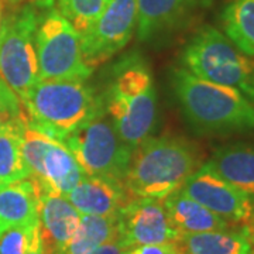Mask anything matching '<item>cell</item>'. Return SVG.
Masks as SVG:
<instances>
[{
    "instance_id": "cell-1",
    "label": "cell",
    "mask_w": 254,
    "mask_h": 254,
    "mask_svg": "<svg viewBox=\"0 0 254 254\" xmlns=\"http://www.w3.org/2000/svg\"><path fill=\"white\" fill-rule=\"evenodd\" d=\"M103 105L130 148L134 150L150 137L157 123V91L151 69L141 55L128 54L115 65Z\"/></svg>"
},
{
    "instance_id": "cell-2",
    "label": "cell",
    "mask_w": 254,
    "mask_h": 254,
    "mask_svg": "<svg viewBox=\"0 0 254 254\" xmlns=\"http://www.w3.org/2000/svg\"><path fill=\"white\" fill-rule=\"evenodd\" d=\"M173 89L188 123L202 134L254 130V103L235 88L200 79L185 68L173 72Z\"/></svg>"
},
{
    "instance_id": "cell-3",
    "label": "cell",
    "mask_w": 254,
    "mask_h": 254,
    "mask_svg": "<svg viewBox=\"0 0 254 254\" xmlns=\"http://www.w3.org/2000/svg\"><path fill=\"white\" fill-rule=\"evenodd\" d=\"M199 163V153L188 140L148 137L133 150L123 182L131 198L163 200L181 190Z\"/></svg>"
},
{
    "instance_id": "cell-4",
    "label": "cell",
    "mask_w": 254,
    "mask_h": 254,
    "mask_svg": "<svg viewBox=\"0 0 254 254\" xmlns=\"http://www.w3.org/2000/svg\"><path fill=\"white\" fill-rule=\"evenodd\" d=\"M30 125L63 140L103 108L86 81H38L23 103Z\"/></svg>"
},
{
    "instance_id": "cell-5",
    "label": "cell",
    "mask_w": 254,
    "mask_h": 254,
    "mask_svg": "<svg viewBox=\"0 0 254 254\" xmlns=\"http://www.w3.org/2000/svg\"><path fill=\"white\" fill-rule=\"evenodd\" d=\"M184 68L200 79L240 91L254 103V60L239 51L219 30H198L182 51Z\"/></svg>"
},
{
    "instance_id": "cell-6",
    "label": "cell",
    "mask_w": 254,
    "mask_h": 254,
    "mask_svg": "<svg viewBox=\"0 0 254 254\" xmlns=\"http://www.w3.org/2000/svg\"><path fill=\"white\" fill-rule=\"evenodd\" d=\"M61 141L85 175L125 180L133 148L120 138L105 105Z\"/></svg>"
},
{
    "instance_id": "cell-7",
    "label": "cell",
    "mask_w": 254,
    "mask_h": 254,
    "mask_svg": "<svg viewBox=\"0 0 254 254\" xmlns=\"http://www.w3.org/2000/svg\"><path fill=\"white\" fill-rule=\"evenodd\" d=\"M38 3L27 4L3 18L0 31V78L17 95L21 105L40 81L36 33Z\"/></svg>"
},
{
    "instance_id": "cell-8",
    "label": "cell",
    "mask_w": 254,
    "mask_h": 254,
    "mask_svg": "<svg viewBox=\"0 0 254 254\" xmlns=\"http://www.w3.org/2000/svg\"><path fill=\"white\" fill-rule=\"evenodd\" d=\"M36 44L40 81H86L93 72L83 61L79 34L55 7L40 14Z\"/></svg>"
},
{
    "instance_id": "cell-9",
    "label": "cell",
    "mask_w": 254,
    "mask_h": 254,
    "mask_svg": "<svg viewBox=\"0 0 254 254\" xmlns=\"http://www.w3.org/2000/svg\"><path fill=\"white\" fill-rule=\"evenodd\" d=\"M21 153L30 177L43 190L68 195L85 173L63 141L30 125L24 112L21 131Z\"/></svg>"
},
{
    "instance_id": "cell-10",
    "label": "cell",
    "mask_w": 254,
    "mask_h": 254,
    "mask_svg": "<svg viewBox=\"0 0 254 254\" xmlns=\"http://www.w3.org/2000/svg\"><path fill=\"white\" fill-rule=\"evenodd\" d=\"M137 0H110L81 40L85 64L95 69L127 46L136 31Z\"/></svg>"
},
{
    "instance_id": "cell-11",
    "label": "cell",
    "mask_w": 254,
    "mask_h": 254,
    "mask_svg": "<svg viewBox=\"0 0 254 254\" xmlns=\"http://www.w3.org/2000/svg\"><path fill=\"white\" fill-rule=\"evenodd\" d=\"M181 190L232 226H245L253 212L254 200L225 181L208 164L200 165L185 181Z\"/></svg>"
},
{
    "instance_id": "cell-12",
    "label": "cell",
    "mask_w": 254,
    "mask_h": 254,
    "mask_svg": "<svg viewBox=\"0 0 254 254\" xmlns=\"http://www.w3.org/2000/svg\"><path fill=\"white\" fill-rule=\"evenodd\" d=\"M118 239L125 249L143 245L177 243L174 229L161 199L131 198L118 215Z\"/></svg>"
},
{
    "instance_id": "cell-13",
    "label": "cell",
    "mask_w": 254,
    "mask_h": 254,
    "mask_svg": "<svg viewBox=\"0 0 254 254\" xmlns=\"http://www.w3.org/2000/svg\"><path fill=\"white\" fill-rule=\"evenodd\" d=\"M66 198L81 215L92 216H118L131 199L123 181L91 175H83Z\"/></svg>"
},
{
    "instance_id": "cell-14",
    "label": "cell",
    "mask_w": 254,
    "mask_h": 254,
    "mask_svg": "<svg viewBox=\"0 0 254 254\" xmlns=\"http://www.w3.org/2000/svg\"><path fill=\"white\" fill-rule=\"evenodd\" d=\"M81 213L65 195L41 190L40 198V233L47 254H57L75 236Z\"/></svg>"
},
{
    "instance_id": "cell-15",
    "label": "cell",
    "mask_w": 254,
    "mask_h": 254,
    "mask_svg": "<svg viewBox=\"0 0 254 254\" xmlns=\"http://www.w3.org/2000/svg\"><path fill=\"white\" fill-rule=\"evenodd\" d=\"M209 0H137L136 33L140 41H150L180 24Z\"/></svg>"
},
{
    "instance_id": "cell-16",
    "label": "cell",
    "mask_w": 254,
    "mask_h": 254,
    "mask_svg": "<svg viewBox=\"0 0 254 254\" xmlns=\"http://www.w3.org/2000/svg\"><path fill=\"white\" fill-rule=\"evenodd\" d=\"M41 187L28 177L0 188V235L7 229L38 220Z\"/></svg>"
},
{
    "instance_id": "cell-17",
    "label": "cell",
    "mask_w": 254,
    "mask_h": 254,
    "mask_svg": "<svg viewBox=\"0 0 254 254\" xmlns=\"http://www.w3.org/2000/svg\"><path fill=\"white\" fill-rule=\"evenodd\" d=\"M163 203L171 225L181 236L232 227L225 219L215 215L196 200L190 199L181 190L165 196Z\"/></svg>"
},
{
    "instance_id": "cell-18",
    "label": "cell",
    "mask_w": 254,
    "mask_h": 254,
    "mask_svg": "<svg viewBox=\"0 0 254 254\" xmlns=\"http://www.w3.org/2000/svg\"><path fill=\"white\" fill-rule=\"evenodd\" d=\"M206 164L225 181L254 200V144L220 147Z\"/></svg>"
},
{
    "instance_id": "cell-19",
    "label": "cell",
    "mask_w": 254,
    "mask_h": 254,
    "mask_svg": "<svg viewBox=\"0 0 254 254\" xmlns=\"http://www.w3.org/2000/svg\"><path fill=\"white\" fill-rule=\"evenodd\" d=\"M177 246L180 254H253V243L243 226L182 235Z\"/></svg>"
},
{
    "instance_id": "cell-20",
    "label": "cell",
    "mask_w": 254,
    "mask_h": 254,
    "mask_svg": "<svg viewBox=\"0 0 254 254\" xmlns=\"http://www.w3.org/2000/svg\"><path fill=\"white\" fill-rule=\"evenodd\" d=\"M24 112L0 127V188L30 177L21 153Z\"/></svg>"
},
{
    "instance_id": "cell-21",
    "label": "cell",
    "mask_w": 254,
    "mask_h": 254,
    "mask_svg": "<svg viewBox=\"0 0 254 254\" xmlns=\"http://www.w3.org/2000/svg\"><path fill=\"white\" fill-rule=\"evenodd\" d=\"M227 38L247 57H254V0H229L222 11Z\"/></svg>"
},
{
    "instance_id": "cell-22",
    "label": "cell",
    "mask_w": 254,
    "mask_h": 254,
    "mask_svg": "<svg viewBox=\"0 0 254 254\" xmlns=\"http://www.w3.org/2000/svg\"><path fill=\"white\" fill-rule=\"evenodd\" d=\"M118 237V216L82 215L71 242L57 254H89L100 245Z\"/></svg>"
},
{
    "instance_id": "cell-23",
    "label": "cell",
    "mask_w": 254,
    "mask_h": 254,
    "mask_svg": "<svg viewBox=\"0 0 254 254\" xmlns=\"http://www.w3.org/2000/svg\"><path fill=\"white\" fill-rule=\"evenodd\" d=\"M57 3L58 11L81 37L106 9L110 0H57Z\"/></svg>"
},
{
    "instance_id": "cell-24",
    "label": "cell",
    "mask_w": 254,
    "mask_h": 254,
    "mask_svg": "<svg viewBox=\"0 0 254 254\" xmlns=\"http://www.w3.org/2000/svg\"><path fill=\"white\" fill-rule=\"evenodd\" d=\"M40 236V220L7 229L0 235V254H26Z\"/></svg>"
},
{
    "instance_id": "cell-25",
    "label": "cell",
    "mask_w": 254,
    "mask_h": 254,
    "mask_svg": "<svg viewBox=\"0 0 254 254\" xmlns=\"http://www.w3.org/2000/svg\"><path fill=\"white\" fill-rule=\"evenodd\" d=\"M24 112L17 95L0 78V127L13 119H17Z\"/></svg>"
},
{
    "instance_id": "cell-26",
    "label": "cell",
    "mask_w": 254,
    "mask_h": 254,
    "mask_svg": "<svg viewBox=\"0 0 254 254\" xmlns=\"http://www.w3.org/2000/svg\"><path fill=\"white\" fill-rule=\"evenodd\" d=\"M123 254H180V250L177 243H158L130 247Z\"/></svg>"
},
{
    "instance_id": "cell-27",
    "label": "cell",
    "mask_w": 254,
    "mask_h": 254,
    "mask_svg": "<svg viewBox=\"0 0 254 254\" xmlns=\"http://www.w3.org/2000/svg\"><path fill=\"white\" fill-rule=\"evenodd\" d=\"M125 247L120 245L119 239H113V240H109L103 245H100L99 247H96L95 250H92L89 254H123L125 253Z\"/></svg>"
},
{
    "instance_id": "cell-28",
    "label": "cell",
    "mask_w": 254,
    "mask_h": 254,
    "mask_svg": "<svg viewBox=\"0 0 254 254\" xmlns=\"http://www.w3.org/2000/svg\"><path fill=\"white\" fill-rule=\"evenodd\" d=\"M26 254H47L46 249H44V245H43L41 233H40V236L37 237L36 240H34L33 246L30 247V250H28Z\"/></svg>"
},
{
    "instance_id": "cell-29",
    "label": "cell",
    "mask_w": 254,
    "mask_h": 254,
    "mask_svg": "<svg viewBox=\"0 0 254 254\" xmlns=\"http://www.w3.org/2000/svg\"><path fill=\"white\" fill-rule=\"evenodd\" d=\"M243 227L246 229L247 235H249L250 240H252V243H253V252H254V206H253V212H252V216H250L249 222H247Z\"/></svg>"
},
{
    "instance_id": "cell-30",
    "label": "cell",
    "mask_w": 254,
    "mask_h": 254,
    "mask_svg": "<svg viewBox=\"0 0 254 254\" xmlns=\"http://www.w3.org/2000/svg\"><path fill=\"white\" fill-rule=\"evenodd\" d=\"M1 1H0V31H1V24H3V11H1Z\"/></svg>"
},
{
    "instance_id": "cell-31",
    "label": "cell",
    "mask_w": 254,
    "mask_h": 254,
    "mask_svg": "<svg viewBox=\"0 0 254 254\" xmlns=\"http://www.w3.org/2000/svg\"><path fill=\"white\" fill-rule=\"evenodd\" d=\"M0 1H3V0H0ZM4 1H9V3H17V1H21V0H4Z\"/></svg>"
},
{
    "instance_id": "cell-32",
    "label": "cell",
    "mask_w": 254,
    "mask_h": 254,
    "mask_svg": "<svg viewBox=\"0 0 254 254\" xmlns=\"http://www.w3.org/2000/svg\"><path fill=\"white\" fill-rule=\"evenodd\" d=\"M253 254H254V252H253Z\"/></svg>"
}]
</instances>
